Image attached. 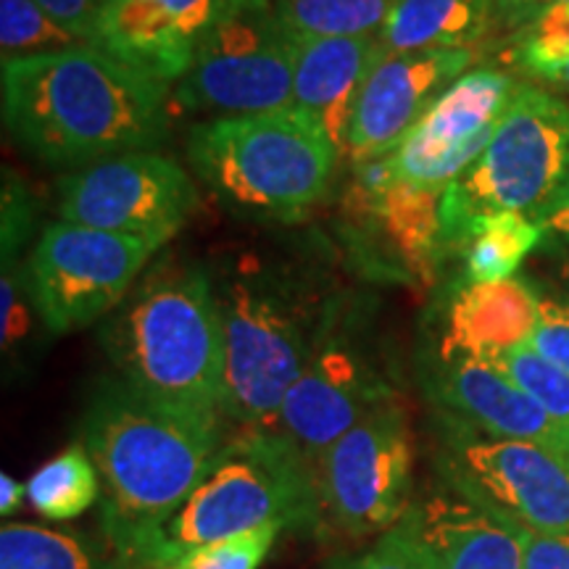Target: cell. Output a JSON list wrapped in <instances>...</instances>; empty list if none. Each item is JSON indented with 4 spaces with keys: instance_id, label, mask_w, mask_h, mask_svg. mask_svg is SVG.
<instances>
[{
    "instance_id": "7c38bea8",
    "label": "cell",
    "mask_w": 569,
    "mask_h": 569,
    "mask_svg": "<svg viewBox=\"0 0 569 569\" xmlns=\"http://www.w3.org/2000/svg\"><path fill=\"white\" fill-rule=\"evenodd\" d=\"M411 459L407 415L382 403L319 461L322 511L353 538L393 530L411 507Z\"/></svg>"
},
{
    "instance_id": "e0dca14e",
    "label": "cell",
    "mask_w": 569,
    "mask_h": 569,
    "mask_svg": "<svg viewBox=\"0 0 569 569\" xmlns=\"http://www.w3.org/2000/svg\"><path fill=\"white\" fill-rule=\"evenodd\" d=\"M472 48L382 56L356 103L348 159L372 161L393 151L440 92L472 69Z\"/></svg>"
},
{
    "instance_id": "7a4b0ae2",
    "label": "cell",
    "mask_w": 569,
    "mask_h": 569,
    "mask_svg": "<svg viewBox=\"0 0 569 569\" xmlns=\"http://www.w3.org/2000/svg\"><path fill=\"white\" fill-rule=\"evenodd\" d=\"M0 88L6 130L48 167L156 151L169 132L172 90L90 42L3 61Z\"/></svg>"
},
{
    "instance_id": "5b68a950",
    "label": "cell",
    "mask_w": 569,
    "mask_h": 569,
    "mask_svg": "<svg viewBox=\"0 0 569 569\" xmlns=\"http://www.w3.org/2000/svg\"><path fill=\"white\" fill-rule=\"evenodd\" d=\"M188 159L198 180L232 209L293 219L327 196L343 153L317 119L284 106L193 124Z\"/></svg>"
},
{
    "instance_id": "9c48e42d",
    "label": "cell",
    "mask_w": 569,
    "mask_h": 569,
    "mask_svg": "<svg viewBox=\"0 0 569 569\" xmlns=\"http://www.w3.org/2000/svg\"><path fill=\"white\" fill-rule=\"evenodd\" d=\"M438 472L480 509L536 532H569V451L493 438L446 415Z\"/></svg>"
},
{
    "instance_id": "8992f818",
    "label": "cell",
    "mask_w": 569,
    "mask_h": 569,
    "mask_svg": "<svg viewBox=\"0 0 569 569\" xmlns=\"http://www.w3.org/2000/svg\"><path fill=\"white\" fill-rule=\"evenodd\" d=\"M322 515L317 469L296 446L277 430H240L167 525L156 561L267 525L315 528Z\"/></svg>"
},
{
    "instance_id": "cb8c5ba5",
    "label": "cell",
    "mask_w": 569,
    "mask_h": 569,
    "mask_svg": "<svg viewBox=\"0 0 569 569\" xmlns=\"http://www.w3.org/2000/svg\"><path fill=\"white\" fill-rule=\"evenodd\" d=\"M543 240V227L528 213L503 211L478 219L459 248L465 261V282L509 280Z\"/></svg>"
},
{
    "instance_id": "83f0119b",
    "label": "cell",
    "mask_w": 569,
    "mask_h": 569,
    "mask_svg": "<svg viewBox=\"0 0 569 569\" xmlns=\"http://www.w3.org/2000/svg\"><path fill=\"white\" fill-rule=\"evenodd\" d=\"M84 40L59 24L34 0H0V53L3 61L67 51Z\"/></svg>"
},
{
    "instance_id": "ac0fdd59",
    "label": "cell",
    "mask_w": 569,
    "mask_h": 569,
    "mask_svg": "<svg viewBox=\"0 0 569 569\" xmlns=\"http://www.w3.org/2000/svg\"><path fill=\"white\" fill-rule=\"evenodd\" d=\"M432 401L461 422L493 438L530 440L569 451V438L501 369L472 356H432L425 369Z\"/></svg>"
},
{
    "instance_id": "5bb4252c",
    "label": "cell",
    "mask_w": 569,
    "mask_h": 569,
    "mask_svg": "<svg viewBox=\"0 0 569 569\" xmlns=\"http://www.w3.org/2000/svg\"><path fill=\"white\" fill-rule=\"evenodd\" d=\"M446 190L396 182L386 161L353 163L346 196L351 246L372 269L396 280L430 282L446 259L440 201Z\"/></svg>"
},
{
    "instance_id": "4316f807",
    "label": "cell",
    "mask_w": 569,
    "mask_h": 569,
    "mask_svg": "<svg viewBox=\"0 0 569 569\" xmlns=\"http://www.w3.org/2000/svg\"><path fill=\"white\" fill-rule=\"evenodd\" d=\"M507 61L540 88L565 71L569 67V6H559L509 34Z\"/></svg>"
},
{
    "instance_id": "836d02e7",
    "label": "cell",
    "mask_w": 569,
    "mask_h": 569,
    "mask_svg": "<svg viewBox=\"0 0 569 569\" xmlns=\"http://www.w3.org/2000/svg\"><path fill=\"white\" fill-rule=\"evenodd\" d=\"M34 3H40L59 24L92 46V34H96L106 0H34Z\"/></svg>"
},
{
    "instance_id": "d590c367",
    "label": "cell",
    "mask_w": 569,
    "mask_h": 569,
    "mask_svg": "<svg viewBox=\"0 0 569 569\" xmlns=\"http://www.w3.org/2000/svg\"><path fill=\"white\" fill-rule=\"evenodd\" d=\"M532 219L543 227L546 240L565 243L569 248V174L557 193H553L551 201L532 213Z\"/></svg>"
},
{
    "instance_id": "d6986e66",
    "label": "cell",
    "mask_w": 569,
    "mask_h": 569,
    "mask_svg": "<svg viewBox=\"0 0 569 569\" xmlns=\"http://www.w3.org/2000/svg\"><path fill=\"white\" fill-rule=\"evenodd\" d=\"M427 569H525L517 530L459 493H432L398 522Z\"/></svg>"
},
{
    "instance_id": "ba28073f",
    "label": "cell",
    "mask_w": 569,
    "mask_h": 569,
    "mask_svg": "<svg viewBox=\"0 0 569 569\" xmlns=\"http://www.w3.org/2000/svg\"><path fill=\"white\" fill-rule=\"evenodd\" d=\"M296 34L269 0H230L193 67L174 84V109L213 117L293 106Z\"/></svg>"
},
{
    "instance_id": "f1b7e54d",
    "label": "cell",
    "mask_w": 569,
    "mask_h": 569,
    "mask_svg": "<svg viewBox=\"0 0 569 569\" xmlns=\"http://www.w3.org/2000/svg\"><path fill=\"white\" fill-rule=\"evenodd\" d=\"M490 365L501 369L515 386L522 388L569 438V375L565 369L551 365L530 346L511 348V351L496 356Z\"/></svg>"
},
{
    "instance_id": "d4e9b609",
    "label": "cell",
    "mask_w": 569,
    "mask_h": 569,
    "mask_svg": "<svg viewBox=\"0 0 569 569\" xmlns=\"http://www.w3.org/2000/svg\"><path fill=\"white\" fill-rule=\"evenodd\" d=\"M27 501L46 519L67 522L101 501V478L84 443H71L27 480Z\"/></svg>"
},
{
    "instance_id": "6da1fadb",
    "label": "cell",
    "mask_w": 569,
    "mask_h": 569,
    "mask_svg": "<svg viewBox=\"0 0 569 569\" xmlns=\"http://www.w3.org/2000/svg\"><path fill=\"white\" fill-rule=\"evenodd\" d=\"M101 478V530L130 569H151L163 530L222 448V417L172 407L103 380L82 417Z\"/></svg>"
},
{
    "instance_id": "ffe728a7",
    "label": "cell",
    "mask_w": 569,
    "mask_h": 569,
    "mask_svg": "<svg viewBox=\"0 0 569 569\" xmlns=\"http://www.w3.org/2000/svg\"><path fill=\"white\" fill-rule=\"evenodd\" d=\"M382 51L377 34L365 38H298L293 106L322 124L330 140L348 151V130L361 90L380 63Z\"/></svg>"
},
{
    "instance_id": "2e32d148",
    "label": "cell",
    "mask_w": 569,
    "mask_h": 569,
    "mask_svg": "<svg viewBox=\"0 0 569 569\" xmlns=\"http://www.w3.org/2000/svg\"><path fill=\"white\" fill-rule=\"evenodd\" d=\"M230 0H106L92 46L172 90Z\"/></svg>"
},
{
    "instance_id": "3957f363",
    "label": "cell",
    "mask_w": 569,
    "mask_h": 569,
    "mask_svg": "<svg viewBox=\"0 0 569 569\" xmlns=\"http://www.w3.org/2000/svg\"><path fill=\"white\" fill-rule=\"evenodd\" d=\"M213 293L224 336L222 417L240 430H277L284 396L332 322L330 303L256 253L219 269Z\"/></svg>"
},
{
    "instance_id": "30bf717a",
    "label": "cell",
    "mask_w": 569,
    "mask_h": 569,
    "mask_svg": "<svg viewBox=\"0 0 569 569\" xmlns=\"http://www.w3.org/2000/svg\"><path fill=\"white\" fill-rule=\"evenodd\" d=\"M159 251L151 240L59 222L48 224L27 256V288L53 336L109 317Z\"/></svg>"
},
{
    "instance_id": "52a82bcc",
    "label": "cell",
    "mask_w": 569,
    "mask_h": 569,
    "mask_svg": "<svg viewBox=\"0 0 569 569\" xmlns=\"http://www.w3.org/2000/svg\"><path fill=\"white\" fill-rule=\"evenodd\" d=\"M569 174L567 98L522 80L488 148L440 201L443 251L459 253L467 230L490 213L532 217Z\"/></svg>"
},
{
    "instance_id": "603a6c76",
    "label": "cell",
    "mask_w": 569,
    "mask_h": 569,
    "mask_svg": "<svg viewBox=\"0 0 569 569\" xmlns=\"http://www.w3.org/2000/svg\"><path fill=\"white\" fill-rule=\"evenodd\" d=\"M0 569H130L109 540L30 522L0 528Z\"/></svg>"
},
{
    "instance_id": "277c9868",
    "label": "cell",
    "mask_w": 569,
    "mask_h": 569,
    "mask_svg": "<svg viewBox=\"0 0 569 569\" xmlns=\"http://www.w3.org/2000/svg\"><path fill=\"white\" fill-rule=\"evenodd\" d=\"M101 343L127 386L222 417L224 336L209 269L172 261L153 269L106 319Z\"/></svg>"
},
{
    "instance_id": "ab89813d",
    "label": "cell",
    "mask_w": 569,
    "mask_h": 569,
    "mask_svg": "<svg viewBox=\"0 0 569 569\" xmlns=\"http://www.w3.org/2000/svg\"><path fill=\"white\" fill-rule=\"evenodd\" d=\"M567 119H569V98H567Z\"/></svg>"
},
{
    "instance_id": "f35d334b",
    "label": "cell",
    "mask_w": 569,
    "mask_h": 569,
    "mask_svg": "<svg viewBox=\"0 0 569 569\" xmlns=\"http://www.w3.org/2000/svg\"><path fill=\"white\" fill-rule=\"evenodd\" d=\"M567 298H569V269H567Z\"/></svg>"
},
{
    "instance_id": "4dcf8cb0",
    "label": "cell",
    "mask_w": 569,
    "mask_h": 569,
    "mask_svg": "<svg viewBox=\"0 0 569 569\" xmlns=\"http://www.w3.org/2000/svg\"><path fill=\"white\" fill-rule=\"evenodd\" d=\"M530 348L569 375V298L567 296L540 293L538 327L536 332H532Z\"/></svg>"
},
{
    "instance_id": "8fae6325",
    "label": "cell",
    "mask_w": 569,
    "mask_h": 569,
    "mask_svg": "<svg viewBox=\"0 0 569 569\" xmlns=\"http://www.w3.org/2000/svg\"><path fill=\"white\" fill-rule=\"evenodd\" d=\"M201 203L180 163L159 151L113 156L61 177L56 211L63 222L134 234L167 246Z\"/></svg>"
},
{
    "instance_id": "e575fe53",
    "label": "cell",
    "mask_w": 569,
    "mask_h": 569,
    "mask_svg": "<svg viewBox=\"0 0 569 569\" xmlns=\"http://www.w3.org/2000/svg\"><path fill=\"white\" fill-rule=\"evenodd\" d=\"M559 6H569V0H493V19L498 30L515 34Z\"/></svg>"
},
{
    "instance_id": "d6a6232c",
    "label": "cell",
    "mask_w": 569,
    "mask_h": 569,
    "mask_svg": "<svg viewBox=\"0 0 569 569\" xmlns=\"http://www.w3.org/2000/svg\"><path fill=\"white\" fill-rule=\"evenodd\" d=\"M511 528L522 540L525 569H569V532H536L519 525Z\"/></svg>"
},
{
    "instance_id": "7402d4cb",
    "label": "cell",
    "mask_w": 569,
    "mask_h": 569,
    "mask_svg": "<svg viewBox=\"0 0 569 569\" xmlns=\"http://www.w3.org/2000/svg\"><path fill=\"white\" fill-rule=\"evenodd\" d=\"M493 27V0H398L377 40L386 53L475 51Z\"/></svg>"
},
{
    "instance_id": "4fadbf2b",
    "label": "cell",
    "mask_w": 569,
    "mask_h": 569,
    "mask_svg": "<svg viewBox=\"0 0 569 569\" xmlns=\"http://www.w3.org/2000/svg\"><path fill=\"white\" fill-rule=\"evenodd\" d=\"M519 84L496 67L469 69L446 88L393 151L380 156L396 182L446 190L478 161Z\"/></svg>"
},
{
    "instance_id": "9a60e30c",
    "label": "cell",
    "mask_w": 569,
    "mask_h": 569,
    "mask_svg": "<svg viewBox=\"0 0 569 569\" xmlns=\"http://www.w3.org/2000/svg\"><path fill=\"white\" fill-rule=\"evenodd\" d=\"M388 401H396L393 386L377 372L369 353L348 330L327 327L309 367L284 396L277 432L317 469L353 425Z\"/></svg>"
},
{
    "instance_id": "74e56055",
    "label": "cell",
    "mask_w": 569,
    "mask_h": 569,
    "mask_svg": "<svg viewBox=\"0 0 569 569\" xmlns=\"http://www.w3.org/2000/svg\"><path fill=\"white\" fill-rule=\"evenodd\" d=\"M546 90H551V92H557V96L569 98V67L565 71H559V74L553 77L549 84H546Z\"/></svg>"
},
{
    "instance_id": "8d00e7d4",
    "label": "cell",
    "mask_w": 569,
    "mask_h": 569,
    "mask_svg": "<svg viewBox=\"0 0 569 569\" xmlns=\"http://www.w3.org/2000/svg\"><path fill=\"white\" fill-rule=\"evenodd\" d=\"M27 496V488H21L19 480H13L9 472L0 475V515L9 519L21 507V498Z\"/></svg>"
},
{
    "instance_id": "1f68e13d",
    "label": "cell",
    "mask_w": 569,
    "mask_h": 569,
    "mask_svg": "<svg viewBox=\"0 0 569 569\" xmlns=\"http://www.w3.org/2000/svg\"><path fill=\"white\" fill-rule=\"evenodd\" d=\"M332 569H427L422 553L401 528L382 532L380 540L353 559L338 561Z\"/></svg>"
},
{
    "instance_id": "44dd1931",
    "label": "cell",
    "mask_w": 569,
    "mask_h": 569,
    "mask_svg": "<svg viewBox=\"0 0 569 569\" xmlns=\"http://www.w3.org/2000/svg\"><path fill=\"white\" fill-rule=\"evenodd\" d=\"M540 293L525 277L501 282H465L443 311L436 356H472L493 361L511 348L530 346L538 327Z\"/></svg>"
},
{
    "instance_id": "484cf974",
    "label": "cell",
    "mask_w": 569,
    "mask_h": 569,
    "mask_svg": "<svg viewBox=\"0 0 569 569\" xmlns=\"http://www.w3.org/2000/svg\"><path fill=\"white\" fill-rule=\"evenodd\" d=\"M277 19L298 38L377 34L398 0H269Z\"/></svg>"
},
{
    "instance_id": "f546056e",
    "label": "cell",
    "mask_w": 569,
    "mask_h": 569,
    "mask_svg": "<svg viewBox=\"0 0 569 569\" xmlns=\"http://www.w3.org/2000/svg\"><path fill=\"white\" fill-rule=\"evenodd\" d=\"M280 530V525H267L193 549L167 551L153 569H259Z\"/></svg>"
}]
</instances>
